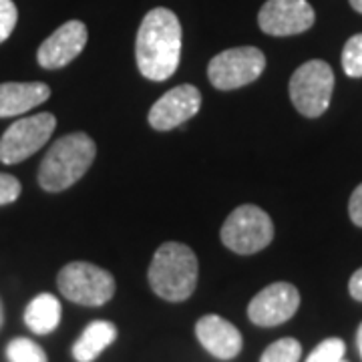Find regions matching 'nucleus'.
Returning a JSON list of instances; mask_svg holds the SVG:
<instances>
[{
  "label": "nucleus",
  "mask_w": 362,
  "mask_h": 362,
  "mask_svg": "<svg viewBox=\"0 0 362 362\" xmlns=\"http://www.w3.org/2000/svg\"><path fill=\"white\" fill-rule=\"evenodd\" d=\"M274 240L272 218L258 206H240L228 216L221 226V242L240 256L258 254Z\"/></svg>",
  "instance_id": "obj_4"
},
{
  "label": "nucleus",
  "mask_w": 362,
  "mask_h": 362,
  "mask_svg": "<svg viewBox=\"0 0 362 362\" xmlns=\"http://www.w3.org/2000/svg\"><path fill=\"white\" fill-rule=\"evenodd\" d=\"M300 308V292L288 282H274L258 292L247 306L250 320L262 328L288 322Z\"/></svg>",
  "instance_id": "obj_10"
},
{
  "label": "nucleus",
  "mask_w": 362,
  "mask_h": 362,
  "mask_svg": "<svg viewBox=\"0 0 362 362\" xmlns=\"http://www.w3.org/2000/svg\"><path fill=\"white\" fill-rule=\"evenodd\" d=\"M61 294L81 306H103L115 294V278L89 262H71L59 272Z\"/></svg>",
  "instance_id": "obj_6"
},
{
  "label": "nucleus",
  "mask_w": 362,
  "mask_h": 362,
  "mask_svg": "<svg viewBox=\"0 0 362 362\" xmlns=\"http://www.w3.org/2000/svg\"><path fill=\"white\" fill-rule=\"evenodd\" d=\"M21 195V181L14 175L8 173H0V206L13 204Z\"/></svg>",
  "instance_id": "obj_22"
},
{
  "label": "nucleus",
  "mask_w": 362,
  "mask_h": 362,
  "mask_svg": "<svg viewBox=\"0 0 362 362\" xmlns=\"http://www.w3.org/2000/svg\"><path fill=\"white\" fill-rule=\"evenodd\" d=\"M340 362H346V361H340Z\"/></svg>",
  "instance_id": "obj_28"
},
{
  "label": "nucleus",
  "mask_w": 362,
  "mask_h": 362,
  "mask_svg": "<svg viewBox=\"0 0 362 362\" xmlns=\"http://www.w3.org/2000/svg\"><path fill=\"white\" fill-rule=\"evenodd\" d=\"M302 356V344L296 338H282L264 350L259 362H298Z\"/></svg>",
  "instance_id": "obj_18"
},
{
  "label": "nucleus",
  "mask_w": 362,
  "mask_h": 362,
  "mask_svg": "<svg viewBox=\"0 0 362 362\" xmlns=\"http://www.w3.org/2000/svg\"><path fill=\"white\" fill-rule=\"evenodd\" d=\"M346 346L340 338H326L312 350L306 362H340L344 361Z\"/></svg>",
  "instance_id": "obj_20"
},
{
  "label": "nucleus",
  "mask_w": 362,
  "mask_h": 362,
  "mask_svg": "<svg viewBox=\"0 0 362 362\" xmlns=\"http://www.w3.org/2000/svg\"><path fill=\"white\" fill-rule=\"evenodd\" d=\"M266 69V57L256 47H235L216 54L207 65L209 83L220 90H233L254 83Z\"/></svg>",
  "instance_id": "obj_7"
},
{
  "label": "nucleus",
  "mask_w": 362,
  "mask_h": 362,
  "mask_svg": "<svg viewBox=\"0 0 362 362\" xmlns=\"http://www.w3.org/2000/svg\"><path fill=\"white\" fill-rule=\"evenodd\" d=\"M195 337L199 344L220 361H232L242 350L240 330L218 314H207L195 324Z\"/></svg>",
  "instance_id": "obj_13"
},
{
  "label": "nucleus",
  "mask_w": 362,
  "mask_h": 362,
  "mask_svg": "<svg viewBox=\"0 0 362 362\" xmlns=\"http://www.w3.org/2000/svg\"><path fill=\"white\" fill-rule=\"evenodd\" d=\"M25 324L35 334H51L61 324V302L52 294H39L25 310Z\"/></svg>",
  "instance_id": "obj_16"
},
{
  "label": "nucleus",
  "mask_w": 362,
  "mask_h": 362,
  "mask_svg": "<svg viewBox=\"0 0 362 362\" xmlns=\"http://www.w3.org/2000/svg\"><path fill=\"white\" fill-rule=\"evenodd\" d=\"M356 344H358V350H361V356H362V324L358 326V332H356Z\"/></svg>",
  "instance_id": "obj_26"
},
{
  "label": "nucleus",
  "mask_w": 362,
  "mask_h": 362,
  "mask_svg": "<svg viewBox=\"0 0 362 362\" xmlns=\"http://www.w3.org/2000/svg\"><path fill=\"white\" fill-rule=\"evenodd\" d=\"M51 89L45 83H2L0 85V117H16L45 103Z\"/></svg>",
  "instance_id": "obj_14"
},
{
  "label": "nucleus",
  "mask_w": 362,
  "mask_h": 362,
  "mask_svg": "<svg viewBox=\"0 0 362 362\" xmlns=\"http://www.w3.org/2000/svg\"><path fill=\"white\" fill-rule=\"evenodd\" d=\"M18 21V11L13 0H0V42L13 35L14 26Z\"/></svg>",
  "instance_id": "obj_21"
},
{
  "label": "nucleus",
  "mask_w": 362,
  "mask_h": 362,
  "mask_svg": "<svg viewBox=\"0 0 362 362\" xmlns=\"http://www.w3.org/2000/svg\"><path fill=\"white\" fill-rule=\"evenodd\" d=\"M334 90V71L326 61L314 59L298 66L290 78V99L300 115L316 119L326 113Z\"/></svg>",
  "instance_id": "obj_5"
},
{
  "label": "nucleus",
  "mask_w": 362,
  "mask_h": 362,
  "mask_svg": "<svg viewBox=\"0 0 362 362\" xmlns=\"http://www.w3.org/2000/svg\"><path fill=\"white\" fill-rule=\"evenodd\" d=\"M199 264L194 250L185 244L168 242L159 246L149 266V286L157 296L168 302H183L197 286Z\"/></svg>",
  "instance_id": "obj_3"
},
{
  "label": "nucleus",
  "mask_w": 362,
  "mask_h": 362,
  "mask_svg": "<svg viewBox=\"0 0 362 362\" xmlns=\"http://www.w3.org/2000/svg\"><path fill=\"white\" fill-rule=\"evenodd\" d=\"M97 145L87 133H69L52 143L39 168V185L49 194L75 185L93 165Z\"/></svg>",
  "instance_id": "obj_2"
},
{
  "label": "nucleus",
  "mask_w": 362,
  "mask_h": 362,
  "mask_svg": "<svg viewBox=\"0 0 362 362\" xmlns=\"http://www.w3.org/2000/svg\"><path fill=\"white\" fill-rule=\"evenodd\" d=\"M2 322H4V310H2V302H0V328H2Z\"/></svg>",
  "instance_id": "obj_27"
},
{
  "label": "nucleus",
  "mask_w": 362,
  "mask_h": 362,
  "mask_svg": "<svg viewBox=\"0 0 362 362\" xmlns=\"http://www.w3.org/2000/svg\"><path fill=\"white\" fill-rule=\"evenodd\" d=\"M135 59L141 75L149 81H168L181 61V25L169 8L145 14L135 39Z\"/></svg>",
  "instance_id": "obj_1"
},
{
  "label": "nucleus",
  "mask_w": 362,
  "mask_h": 362,
  "mask_svg": "<svg viewBox=\"0 0 362 362\" xmlns=\"http://www.w3.org/2000/svg\"><path fill=\"white\" fill-rule=\"evenodd\" d=\"M202 93L194 85H180L168 90L149 109V125L156 131H169L180 127L199 111Z\"/></svg>",
  "instance_id": "obj_12"
},
{
  "label": "nucleus",
  "mask_w": 362,
  "mask_h": 362,
  "mask_svg": "<svg viewBox=\"0 0 362 362\" xmlns=\"http://www.w3.org/2000/svg\"><path fill=\"white\" fill-rule=\"evenodd\" d=\"M349 2H350V6H352L356 13L362 14V0H349Z\"/></svg>",
  "instance_id": "obj_25"
},
{
  "label": "nucleus",
  "mask_w": 362,
  "mask_h": 362,
  "mask_svg": "<svg viewBox=\"0 0 362 362\" xmlns=\"http://www.w3.org/2000/svg\"><path fill=\"white\" fill-rule=\"evenodd\" d=\"M6 358L11 362H49L47 352L28 338H14L6 346Z\"/></svg>",
  "instance_id": "obj_17"
},
{
  "label": "nucleus",
  "mask_w": 362,
  "mask_h": 362,
  "mask_svg": "<svg viewBox=\"0 0 362 362\" xmlns=\"http://www.w3.org/2000/svg\"><path fill=\"white\" fill-rule=\"evenodd\" d=\"M57 119L52 113H39L14 121L0 137V161L4 165H14L35 156L51 139Z\"/></svg>",
  "instance_id": "obj_8"
},
{
  "label": "nucleus",
  "mask_w": 362,
  "mask_h": 362,
  "mask_svg": "<svg viewBox=\"0 0 362 362\" xmlns=\"http://www.w3.org/2000/svg\"><path fill=\"white\" fill-rule=\"evenodd\" d=\"M349 216L354 226L362 228V183L352 192V195H350Z\"/></svg>",
  "instance_id": "obj_23"
},
{
  "label": "nucleus",
  "mask_w": 362,
  "mask_h": 362,
  "mask_svg": "<svg viewBox=\"0 0 362 362\" xmlns=\"http://www.w3.org/2000/svg\"><path fill=\"white\" fill-rule=\"evenodd\" d=\"M87 39H89L87 26L81 21H69L63 26H59L51 37L40 45L37 61L42 69H49V71L63 69L83 52Z\"/></svg>",
  "instance_id": "obj_11"
},
{
  "label": "nucleus",
  "mask_w": 362,
  "mask_h": 362,
  "mask_svg": "<svg viewBox=\"0 0 362 362\" xmlns=\"http://www.w3.org/2000/svg\"><path fill=\"white\" fill-rule=\"evenodd\" d=\"M342 69L349 77H362V33L346 40L342 49Z\"/></svg>",
  "instance_id": "obj_19"
},
{
  "label": "nucleus",
  "mask_w": 362,
  "mask_h": 362,
  "mask_svg": "<svg viewBox=\"0 0 362 362\" xmlns=\"http://www.w3.org/2000/svg\"><path fill=\"white\" fill-rule=\"evenodd\" d=\"M349 292L350 296L354 298L356 302H362V268H358V270L350 276Z\"/></svg>",
  "instance_id": "obj_24"
},
{
  "label": "nucleus",
  "mask_w": 362,
  "mask_h": 362,
  "mask_svg": "<svg viewBox=\"0 0 362 362\" xmlns=\"http://www.w3.org/2000/svg\"><path fill=\"white\" fill-rule=\"evenodd\" d=\"M316 13L308 0H268L258 14L262 33L270 37H294L312 28Z\"/></svg>",
  "instance_id": "obj_9"
},
{
  "label": "nucleus",
  "mask_w": 362,
  "mask_h": 362,
  "mask_svg": "<svg viewBox=\"0 0 362 362\" xmlns=\"http://www.w3.org/2000/svg\"><path fill=\"white\" fill-rule=\"evenodd\" d=\"M117 338L115 324L107 320H95L90 322L78 340L73 344V356L77 362H93L103 352L107 346H111Z\"/></svg>",
  "instance_id": "obj_15"
}]
</instances>
